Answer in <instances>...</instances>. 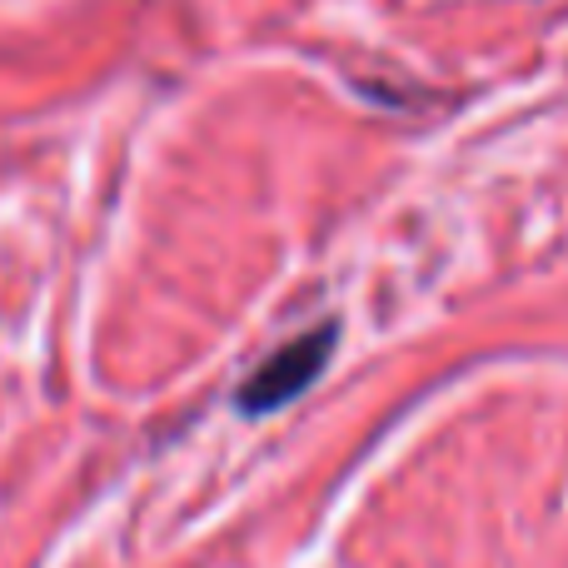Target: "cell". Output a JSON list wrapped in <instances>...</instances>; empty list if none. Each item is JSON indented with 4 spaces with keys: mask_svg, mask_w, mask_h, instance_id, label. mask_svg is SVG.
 I'll use <instances>...</instances> for the list:
<instances>
[{
    "mask_svg": "<svg viewBox=\"0 0 568 568\" xmlns=\"http://www.w3.org/2000/svg\"><path fill=\"white\" fill-rule=\"evenodd\" d=\"M334 339H339V334H334L329 324H320V329L300 334V339H290L284 349H275L245 379V389H240V409L245 414H270V409H280V404H290L294 394H304L314 379H320L324 364H329Z\"/></svg>",
    "mask_w": 568,
    "mask_h": 568,
    "instance_id": "cell-1",
    "label": "cell"
}]
</instances>
